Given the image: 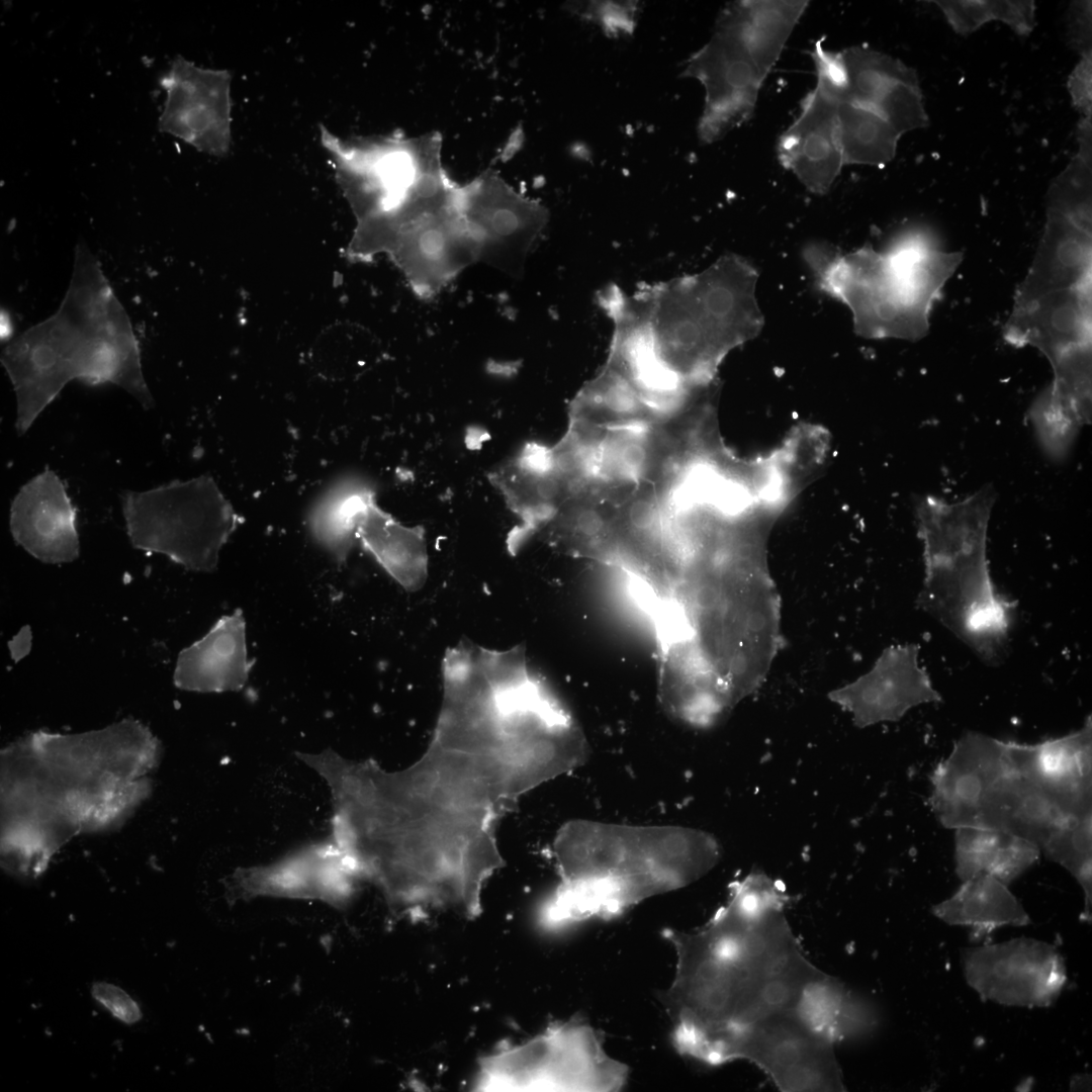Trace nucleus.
<instances>
[{"mask_svg": "<svg viewBox=\"0 0 1092 1092\" xmlns=\"http://www.w3.org/2000/svg\"><path fill=\"white\" fill-rule=\"evenodd\" d=\"M358 880L334 838L305 845L270 864L239 869L232 877L236 897L277 896L344 905Z\"/></svg>", "mask_w": 1092, "mask_h": 1092, "instance_id": "a211bd4d", "label": "nucleus"}, {"mask_svg": "<svg viewBox=\"0 0 1092 1092\" xmlns=\"http://www.w3.org/2000/svg\"><path fill=\"white\" fill-rule=\"evenodd\" d=\"M30 631L24 627L9 643L11 655L15 660L25 656L30 648Z\"/></svg>", "mask_w": 1092, "mask_h": 1092, "instance_id": "f704fd0d", "label": "nucleus"}, {"mask_svg": "<svg viewBox=\"0 0 1092 1092\" xmlns=\"http://www.w3.org/2000/svg\"><path fill=\"white\" fill-rule=\"evenodd\" d=\"M1 363L16 397L15 429L25 434L72 380L115 384L144 408L155 405L130 320L85 243L59 309L3 349Z\"/></svg>", "mask_w": 1092, "mask_h": 1092, "instance_id": "423d86ee", "label": "nucleus"}, {"mask_svg": "<svg viewBox=\"0 0 1092 1092\" xmlns=\"http://www.w3.org/2000/svg\"><path fill=\"white\" fill-rule=\"evenodd\" d=\"M1091 813L1073 817L1040 848L1050 860L1064 867L1080 884L1085 899L1084 915L1089 921L1092 906Z\"/></svg>", "mask_w": 1092, "mask_h": 1092, "instance_id": "c756f323", "label": "nucleus"}, {"mask_svg": "<svg viewBox=\"0 0 1092 1092\" xmlns=\"http://www.w3.org/2000/svg\"><path fill=\"white\" fill-rule=\"evenodd\" d=\"M962 963L967 983L982 1000L1006 1006L1048 1007L1067 981L1057 947L1033 938L965 948Z\"/></svg>", "mask_w": 1092, "mask_h": 1092, "instance_id": "2eb2a0df", "label": "nucleus"}, {"mask_svg": "<svg viewBox=\"0 0 1092 1092\" xmlns=\"http://www.w3.org/2000/svg\"><path fill=\"white\" fill-rule=\"evenodd\" d=\"M932 912L949 925L969 927L972 941H979L1002 926L1030 923L1028 914L1007 885L986 874L963 881L951 897L932 907Z\"/></svg>", "mask_w": 1092, "mask_h": 1092, "instance_id": "bb28decb", "label": "nucleus"}, {"mask_svg": "<svg viewBox=\"0 0 1092 1092\" xmlns=\"http://www.w3.org/2000/svg\"><path fill=\"white\" fill-rule=\"evenodd\" d=\"M1012 768L1008 741L966 732L932 770V812L946 828L990 829L1001 785Z\"/></svg>", "mask_w": 1092, "mask_h": 1092, "instance_id": "4468645a", "label": "nucleus"}, {"mask_svg": "<svg viewBox=\"0 0 1092 1092\" xmlns=\"http://www.w3.org/2000/svg\"><path fill=\"white\" fill-rule=\"evenodd\" d=\"M1012 764L1076 813L1091 811L1092 721L1035 744L1008 741Z\"/></svg>", "mask_w": 1092, "mask_h": 1092, "instance_id": "b1692460", "label": "nucleus"}, {"mask_svg": "<svg viewBox=\"0 0 1092 1092\" xmlns=\"http://www.w3.org/2000/svg\"><path fill=\"white\" fill-rule=\"evenodd\" d=\"M558 884L543 903V926L610 919L652 897L685 888L722 854L710 832L681 825H632L575 819L554 838Z\"/></svg>", "mask_w": 1092, "mask_h": 1092, "instance_id": "39448f33", "label": "nucleus"}, {"mask_svg": "<svg viewBox=\"0 0 1092 1092\" xmlns=\"http://www.w3.org/2000/svg\"><path fill=\"white\" fill-rule=\"evenodd\" d=\"M1040 849L1010 832L964 827L956 829V872L962 881L980 874L1008 885L1039 858Z\"/></svg>", "mask_w": 1092, "mask_h": 1092, "instance_id": "cd10ccee", "label": "nucleus"}, {"mask_svg": "<svg viewBox=\"0 0 1092 1092\" xmlns=\"http://www.w3.org/2000/svg\"><path fill=\"white\" fill-rule=\"evenodd\" d=\"M1091 53L1082 55L1080 62L1074 68L1068 80V88L1072 103L1076 109L1084 114V116H1091Z\"/></svg>", "mask_w": 1092, "mask_h": 1092, "instance_id": "473e14b6", "label": "nucleus"}, {"mask_svg": "<svg viewBox=\"0 0 1092 1092\" xmlns=\"http://www.w3.org/2000/svg\"><path fill=\"white\" fill-rule=\"evenodd\" d=\"M757 277L747 261L725 255L700 273L632 294L614 286L599 298L639 377L678 394L713 383L726 355L759 334Z\"/></svg>", "mask_w": 1092, "mask_h": 1092, "instance_id": "20e7f679", "label": "nucleus"}, {"mask_svg": "<svg viewBox=\"0 0 1092 1092\" xmlns=\"http://www.w3.org/2000/svg\"><path fill=\"white\" fill-rule=\"evenodd\" d=\"M91 993L100 1005L123 1023L132 1024L142 1018L138 1003L119 987L98 982L93 984Z\"/></svg>", "mask_w": 1092, "mask_h": 1092, "instance_id": "2f4dec72", "label": "nucleus"}, {"mask_svg": "<svg viewBox=\"0 0 1092 1092\" xmlns=\"http://www.w3.org/2000/svg\"><path fill=\"white\" fill-rule=\"evenodd\" d=\"M805 257L819 287L850 309L858 335L906 340L926 334L932 306L962 259L915 229L881 251L866 246L842 254L817 244Z\"/></svg>", "mask_w": 1092, "mask_h": 1092, "instance_id": "6e6552de", "label": "nucleus"}, {"mask_svg": "<svg viewBox=\"0 0 1092 1092\" xmlns=\"http://www.w3.org/2000/svg\"><path fill=\"white\" fill-rule=\"evenodd\" d=\"M952 29L969 34L988 21L999 20L1016 33L1028 35L1035 26L1033 1H935Z\"/></svg>", "mask_w": 1092, "mask_h": 1092, "instance_id": "7c9ffc66", "label": "nucleus"}, {"mask_svg": "<svg viewBox=\"0 0 1092 1092\" xmlns=\"http://www.w3.org/2000/svg\"><path fill=\"white\" fill-rule=\"evenodd\" d=\"M360 241L389 251L421 297L438 293L468 265L480 247L465 218L461 186L439 161L427 165L391 208L361 220Z\"/></svg>", "mask_w": 1092, "mask_h": 1092, "instance_id": "9d476101", "label": "nucleus"}, {"mask_svg": "<svg viewBox=\"0 0 1092 1092\" xmlns=\"http://www.w3.org/2000/svg\"><path fill=\"white\" fill-rule=\"evenodd\" d=\"M488 478L522 522L508 537L512 553L539 533L567 497L566 485L551 464L546 446L537 443L527 444L493 469Z\"/></svg>", "mask_w": 1092, "mask_h": 1092, "instance_id": "5701e85b", "label": "nucleus"}, {"mask_svg": "<svg viewBox=\"0 0 1092 1092\" xmlns=\"http://www.w3.org/2000/svg\"><path fill=\"white\" fill-rule=\"evenodd\" d=\"M76 509L60 477L50 468L26 482L11 503L14 541L41 562L62 564L79 556Z\"/></svg>", "mask_w": 1092, "mask_h": 1092, "instance_id": "412c9836", "label": "nucleus"}, {"mask_svg": "<svg viewBox=\"0 0 1092 1092\" xmlns=\"http://www.w3.org/2000/svg\"><path fill=\"white\" fill-rule=\"evenodd\" d=\"M628 1067L609 1056L593 1026L570 1020L499 1049L478 1064L477 1091H619Z\"/></svg>", "mask_w": 1092, "mask_h": 1092, "instance_id": "f8f14e48", "label": "nucleus"}, {"mask_svg": "<svg viewBox=\"0 0 1092 1092\" xmlns=\"http://www.w3.org/2000/svg\"><path fill=\"white\" fill-rule=\"evenodd\" d=\"M788 902L778 881L752 872L729 886L725 904L702 926L663 930L675 969L661 1000L679 1054L709 1065L733 1062L762 1022L805 1018L827 974L794 934Z\"/></svg>", "mask_w": 1092, "mask_h": 1092, "instance_id": "f03ea898", "label": "nucleus"}, {"mask_svg": "<svg viewBox=\"0 0 1092 1092\" xmlns=\"http://www.w3.org/2000/svg\"><path fill=\"white\" fill-rule=\"evenodd\" d=\"M231 81L228 70L197 67L177 57L159 80L166 92L159 130L199 152L224 157L232 144Z\"/></svg>", "mask_w": 1092, "mask_h": 1092, "instance_id": "dca6fc26", "label": "nucleus"}, {"mask_svg": "<svg viewBox=\"0 0 1092 1092\" xmlns=\"http://www.w3.org/2000/svg\"><path fill=\"white\" fill-rule=\"evenodd\" d=\"M837 120L844 165L885 166L894 159L901 135L878 114L841 97Z\"/></svg>", "mask_w": 1092, "mask_h": 1092, "instance_id": "c85d7f7f", "label": "nucleus"}, {"mask_svg": "<svg viewBox=\"0 0 1092 1092\" xmlns=\"http://www.w3.org/2000/svg\"><path fill=\"white\" fill-rule=\"evenodd\" d=\"M995 499L987 484L954 503L926 495L916 508L925 565L919 605L988 661L1003 651L1014 609L997 593L988 565Z\"/></svg>", "mask_w": 1092, "mask_h": 1092, "instance_id": "0eeeda50", "label": "nucleus"}, {"mask_svg": "<svg viewBox=\"0 0 1092 1092\" xmlns=\"http://www.w3.org/2000/svg\"><path fill=\"white\" fill-rule=\"evenodd\" d=\"M122 513L131 545L187 569L213 571L242 519L211 476L126 491Z\"/></svg>", "mask_w": 1092, "mask_h": 1092, "instance_id": "9b49d317", "label": "nucleus"}, {"mask_svg": "<svg viewBox=\"0 0 1092 1092\" xmlns=\"http://www.w3.org/2000/svg\"><path fill=\"white\" fill-rule=\"evenodd\" d=\"M462 209L480 247V260L517 274L541 236L548 212L487 173L461 186Z\"/></svg>", "mask_w": 1092, "mask_h": 1092, "instance_id": "f3484780", "label": "nucleus"}, {"mask_svg": "<svg viewBox=\"0 0 1092 1092\" xmlns=\"http://www.w3.org/2000/svg\"><path fill=\"white\" fill-rule=\"evenodd\" d=\"M840 56L846 76L841 97L872 110L900 135L927 125L928 117L914 69L864 46L847 48Z\"/></svg>", "mask_w": 1092, "mask_h": 1092, "instance_id": "aec40b11", "label": "nucleus"}, {"mask_svg": "<svg viewBox=\"0 0 1092 1092\" xmlns=\"http://www.w3.org/2000/svg\"><path fill=\"white\" fill-rule=\"evenodd\" d=\"M778 160L812 193H827L844 165L837 100L818 87L801 101L794 122L779 139Z\"/></svg>", "mask_w": 1092, "mask_h": 1092, "instance_id": "4be33fe9", "label": "nucleus"}, {"mask_svg": "<svg viewBox=\"0 0 1092 1092\" xmlns=\"http://www.w3.org/2000/svg\"><path fill=\"white\" fill-rule=\"evenodd\" d=\"M1069 37L1082 55L1091 53V2H1073L1069 10Z\"/></svg>", "mask_w": 1092, "mask_h": 1092, "instance_id": "72a5a7b5", "label": "nucleus"}, {"mask_svg": "<svg viewBox=\"0 0 1092 1092\" xmlns=\"http://www.w3.org/2000/svg\"><path fill=\"white\" fill-rule=\"evenodd\" d=\"M161 756L142 722L78 734L31 732L1 752V864L36 878L80 833L122 824L150 796Z\"/></svg>", "mask_w": 1092, "mask_h": 1092, "instance_id": "7ed1b4c3", "label": "nucleus"}, {"mask_svg": "<svg viewBox=\"0 0 1092 1092\" xmlns=\"http://www.w3.org/2000/svg\"><path fill=\"white\" fill-rule=\"evenodd\" d=\"M918 652L916 644L885 649L869 672L831 693L830 699L849 712L859 728L896 722L914 707L941 702L918 663Z\"/></svg>", "mask_w": 1092, "mask_h": 1092, "instance_id": "6ab92c4d", "label": "nucleus"}, {"mask_svg": "<svg viewBox=\"0 0 1092 1092\" xmlns=\"http://www.w3.org/2000/svg\"><path fill=\"white\" fill-rule=\"evenodd\" d=\"M587 755L581 728L554 698L466 661L443 668L434 735L411 766L386 771L331 748L309 765L331 790L333 837L361 881L403 913L473 918L504 864L502 819Z\"/></svg>", "mask_w": 1092, "mask_h": 1092, "instance_id": "f257e3e1", "label": "nucleus"}, {"mask_svg": "<svg viewBox=\"0 0 1092 1092\" xmlns=\"http://www.w3.org/2000/svg\"><path fill=\"white\" fill-rule=\"evenodd\" d=\"M242 610L222 616L199 640L179 653L174 685L183 691L222 693L242 690L252 668Z\"/></svg>", "mask_w": 1092, "mask_h": 1092, "instance_id": "393cba45", "label": "nucleus"}, {"mask_svg": "<svg viewBox=\"0 0 1092 1092\" xmlns=\"http://www.w3.org/2000/svg\"><path fill=\"white\" fill-rule=\"evenodd\" d=\"M808 4L747 0L724 6L711 38L682 73L705 90L698 125L702 143L721 140L751 117L760 88Z\"/></svg>", "mask_w": 1092, "mask_h": 1092, "instance_id": "1a4fd4ad", "label": "nucleus"}, {"mask_svg": "<svg viewBox=\"0 0 1092 1092\" xmlns=\"http://www.w3.org/2000/svg\"><path fill=\"white\" fill-rule=\"evenodd\" d=\"M1084 813L1072 811L1055 795L1013 766L999 791L992 829L1020 836L1040 849L1073 817Z\"/></svg>", "mask_w": 1092, "mask_h": 1092, "instance_id": "a878e982", "label": "nucleus"}, {"mask_svg": "<svg viewBox=\"0 0 1092 1092\" xmlns=\"http://www.w3.org/2000/svg\"><path fill=\"white\" fill-rule=\"evenodd\" d=\"M314 538L335 553L350 552L354 540L405 590L421 589L428 577V551L422 526L407 527L376 502L367 485L347 483L322 502L309 517Z\"/></svg>", "mask_w": 1092, "mask_h": 1092, "instance_id": "ddd939ff", "label": "nucleus"}]
</instances>
